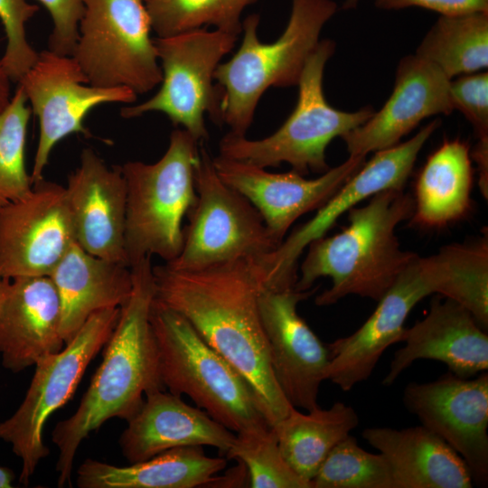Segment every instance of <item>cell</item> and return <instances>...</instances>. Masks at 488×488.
<instances>
[{"mask_svg": "<svg viewBox=\"0 0 488 488\" xmlns=\"http://www.w3.org/2000/svg\"><path fill=\"white\" fill-rule=\"evenodd\" d=\"M472 185L468 144L459 139L444 141L418 176L412 222L440 228L463 219L471 208Z\"/></svg>", "mask_w": 488, "mask_h": 488, "instance_id": "4316f807", "label": "cell"}, {"mask_svg": "<svg viewBox=\"0 0 488 488\" xmlns=\"http://www.w3.org/2000/svg\"><path fill=\"white\" fill-rule=\"evenodd\" d=\"M241 463L253 488H311L283 456L273 428L236 434L226 453Z\"/></svg>", "mask_w": 488, "mask_h": 488, "instance_id": "836d02e7", "label": "cell"}, {"mask_svg": "<svg viewBox=\"0 0 488 488\" xmlns=\"http://www.w3.org/2000/svg\"><path fill=\"white\" fill-rule=\"evenodd\" d=\"M431 294H436L435 284L423 258L417 255L377 301V307L363 324L327 345L325 380L349 391L369 379L387 348L401 342L410 311Z\"/></svg>", "mask_w": 488, "mask_h": 488, "instance_id": "ac0fdd59", "label": "cell"}, {"mask_svg": "<svg viewBox=\"0 0 488 488\" xmlns=\"http://www.w3.org/2000/svg\"><path fill=\"white\" fill-rule=\"evenodd\" d=\"M382 384L390 386L417 360L443 362L461 378L488 370V335L463 305L435 295L427 314L406 328Z\"/></svg>", "mask_w": 488, "mask_h": 488, "instance_id": "ffe728a7", "label": "cell"}, {"mask_svg": "<svg viewBox=\"0 0 488 488\" xmlns=\"http://www.w3.org/2000/svg\"><path fill=\"white\" fill-rule=\"evenodd\" d=\"M157 301L183 316L200 336L245 379L272 428L294 408L272 371L254 258L197 270L153 267Z\"/></svg>", "mask_w": 488, "mask_h": 488, "instance_id": "6da1fadb", "label": "cell"}, {"mask_svg": "<svg viewBox=\"0 0 488 488\" xmlns=\"http://www.w3.org/2000/svg\"><path fill=\"white\" fill-rule=\"evenodd\" d=\"M425 260L435 281L436 295L463 305L487 331V236L469 243L445 245Z\"/></svg>", "mask_w": 488, "mask_h": 488, "instance_id": "f1b7e54d", "label": "cell"}, {"mask_svg": "<svg viewBox=\"0 0 488 488\" xmlns=\"http://www.w3.org/2000/svg\"><path fill=\"white\" fill-rule=\"evenodd\" d=\"M199 145L189 132L176 128L157 162L129 161L121 165L127 188L125 252L129 267L153 255L167 263L181 252L183 219L197 202L194 169Z\"/></svg>", "mask_w": 488, "mask_h": 488, "instance_id": "8992f818", "label": "cell"}, {"mask_svg": "<svg viewBox=\"0 0 488 488\" xmlns=\"http://www.w3.org/2000/svg\"><path fill=\"white\" fill-rule=\"evenodd\" d=\"M437 118L408 140L374 152V155L322 206L307 222L295 230L272 251L255 258L263 288H293L297 261L305 249L325 236L337 220L362 201L389 189L404 190L422 147L440 127Z\"/></svg>", "mask_w": 488, "mask_h": 488, "instance_id": "7c38bea8", "label": "cell"}, {"mask_svg": "<svg viewBox=\"0 0 488 488\" xmlns=\"http://www.w3.org/2000/svg\"><path fill=\"white\" fill-rule=\"evenodd\" d=\"M127 422L119 446L130 464L190 446H210L226 455L236 436L204 410L165 389L145 394L139 410Z\"/></svg>", "mask_w": 488, "mask_h": 488, "instance_id": "603a6c76", "label": "cell"}, {"mask_svg": "<svg viewBox=\"0 0 488 488\" xmlns=\"http://www.w3.org/2000/svg\"><path fill=\"white\" fill-rule=\"evenodd\" d=\"M316 290L262 288L258 296L275 378L289 403L305 411L319 407L320 386L329 363L327 346L297 313L298 304Z\"/></svg>", "mask_w": 488, "mask_h": 488, "instance_id": "2e32d148", "label": "cell"}, {"mask_svg": "<svg viewBox=\"0 0 488 488\" xmlns=\"http://www.w3.org/2000/svg\"><path fill=\"white\" fill-rule=\"evenodd\" d=\"M334 50V42L326 39L312 52L297 84L296 108L275 133L251 140L229 132L220 141L219 155L263 168L287 163L302 175L326 172L330 167L325 151L331 141L360 127L374 113L371 106L349 112L327 102L323 89L324 72Z\"/></svg>", "mask_w": 488, "mask_h": 488, "instance_id": "52a82bcc", "label": "cell"}, {"mask_svg": "<svg viewBox=\"0 0 488 488\" xmlns=\"http://www.w3.org/2000/svg\"><path fill=\"white\" fill-rule=\"evenodd\" d=\"M39 120V139L31 174L33 183L43 178L52 148L64 137L80 133L87 114L104 103L130 104L136 94L128 88H101L88 80L72 56L44 50L17 83Z\"/></svg>", "mask_w": 488, "mask_h": 488, "instance_id": "4fadbf2b", "label": "cell"}, {"mask_svg": "<svg viewBox=\"0 0 488 488\" xmlns=\"http://www.w3.org/2000/svg\"><path fill=\"white\" fill-rule=\"evenodd\" d=\"M471 158L477 164L478 184L482 195L485 200L488 197V139H478L477 144L470 151Z\"/></svg>", "mask_w": 488, "mask_h": 488, "instance_id": "f35d334b", "label": "cell"}, {"mask_svg": "<svg viewBox=\"0 0 488 488\" xmlns=\"http://www.w3.org/2000/svg\"><path fill=\"white\" fill-rule=\"evenodd\" d=\"M358 424L354 408L338 401L329 408L318 407L306 413L294 407L273 429L286 462L311 485L329 453Z\"/></svg>", "mask_w": 488, "mask_h": 488, "instance_id": "83f0119b", "label": "cell"}, {"mask_svg": "<svg viewBox=\"0 0 488 488\" xmlns=\"http://www.w3.org/2000/svg\"><path fill=\"white\" fill-rule=\"evenodd\" d=\"M238 37L221 30L202 28L155 39L162 70L161 87L145 102L122 108L121 117L133 118L161 112L199 143L205 141L209 134L204 115L208 113L214 123L220 122L221 91L213 84L214 73Z\"/></svg>", "mask_w": 488, "mask_h": 488, "instance_id": "8fae6325", "label": "cell"}, {"mask_svg": "<svg viewBox=\"0 0 488 488\" xmlns=\"http://www.w3.org/2000/svg\"><path fill=\"white\" fill-rule=\"evenodd\" d=\"M375 5L385 10L421 7L440 15L469 12H488V0H373Z\"/></svg>", "mask_w": 488, "mask_h": 488, "instance_id": "74e56055", "label": "cell"}, {"mask_svg": "<svg viewBox=\"0 0 488 488\" xmlns=\"http://www.w3.org/2000/svg\"><path fill=\"white\" fill-rule=\"evenodd\" d=\"M348 211V225L337 234L312 241L295 289L306 291L320 277L332 286L315 305H333L349 295L379 301L418 255L401 249L397 226L414 213L415 202L404 190L389 189Z\"/></svg>", "mask_w": 488, "mask_h": 488, "instance_id": "3957f363", "label": "cell"}, {"mask_svg": "<svg viewBox=\"0 0 488 488\" xmlns=\"http://www.w3.org/2000/svg\"><path fill=\"white\" fill-rule=\"evenodd\" d=\"M365 158L349 155L343 164L314 179H306L293 170L269 173L266 168L221 155L212 157V163L220 178L256 207L279 245L292 224L322 207L363 165Z\"/></svg>", "mask_w": 488, "mask_h": 488, "instance_id": "e0dca14e", "label": "cell"}, {"mask_svg": "<svg viewBox=\"0 0 488 488\" xmlns=\"http://www.w3.org/2000/svg\"><path fill=\"white\" fill-rule=\"evenodd\" d=\"M130 270L132 291L120 307L102 361L75 413L58 422L52 434L59 450V487L71 483L77 450L92 431L112 418L128 421L141 408L145 394L165 389L150 323L155 295L151 257L143 258Z\"/></svg>", "mask_w": 488, "mask_h": 488, "instance_id": "7a4b0ae2", "label": "cell"}, {"mask_svg": "<svg viewBox=\"0 0 488 488\" xmlns=\"http://www.w3.org/2000/svg\"><path fill=\"white\" fill-rule=\"evenodd\" d=\"M150 323L166 390L188 396L236 434L272 428L249 383L183 316L155 297Z\"/></svg>", "mask_w": 488, "mask_h": 488, "instance_id": "5b68a950", "label": "cell"}, {"mask_svg": "<svg viewBox=\"0 0 488 488\" xmlns=\"http://www.w3.org/2000/svg\"><path fill=\"white\" fill-rule=\"evenodd\" d=\"M362 437L385 458L392 488H471L464 459L422 425L402 429L368 427Z\"/></svg>", "mask_w": 488, "mask_h": 488, "instance_id": "cb8c5ba5", "label": "cell"}, {"mask_svg": "<svg viewBox=\"0 0 488 488\" xmlns=\"http://www.w3.org/2000/svg\"><path fill=\"white\" fill-rule=\"evenodd\" d=\"M311 487L392 488V480L383 455L364 450L349 435L326 456Z\"/></svg>", "mask_w": 488, "mask_h": 488, "instance_id": "d6a6232c", "label": "cell"}, {"mask_svg": "<svg viewBox=\"0 0 488 488\" xmlns=\"http://www.w3.org/2000/svg\"><path fill=\"white\" fill-rule=\"evenodd\" d=\"M119 314L118 307L93 313L61 351L38 361L20 407L0 423V439L22 460V484H28L41 460L49 455L42 439L45 423L70 399L88 365L111 336Z\"/></svg>", "mask_w": 488, "mask_h": 488, "instance_id": "9c48e42d", "label": "cell"}, {"mask_svg": "<svg viewBox=\"0 0 488 488\" xmlns=\"http://www.w3.org/2000/svg\"><path fill=\"white\" fill-rule=\"evenodd\" d=\"M226 464L206 455L201 446H182L127 466L87 459L76 483L80 488H194L215 484Z\"/></svg>", "mask_w": 488, "mask_h": 488, "instance_id": "484cf974", "label": "cell"}, {"mask_svg": "<svg viewBox=\"0 0 488 488\" xmlns=\"http://www.w3.org/2000/svg\"><path fill=\"white\" fill-rule=\"evenodd\" d=\"M451 80L417 54L403 57L396 70L392 93L382 108L342 137L349 155L366 156L394 146L423 119L451 114Z\"/></svg>", "mask_w": 488, "mask_h": 488, "instance_id": "d6986e66", "label": "cell"}, {"mask_svg": "<svg viewBox=\"0 0 488 488\" xmlns=\"http://www.w3.org/2000/svg\"><path fill=\"white\" fill-rule=\"evenodd\" d=\"M83 15L72 57L88 83L126 87L136 95L162 81L145 0H82Z\"/></svg>", "mask_w": 488, "mask_h": 488, "instance_id": "ba28073f", "label": "cell"}, {"mask_svg": "<svg viewBox=\"0 0 488 488\" xmlns=\"http://www.w3.org/2000/svg\"><path fill=\"white\" fill-rule=\"evenodd\" d=\"M61 302V333L66 343L95 312L120 308L132 291L127 266L88 253L75 241L49 275Z\"/></svg>", "mask_w": 488, "mask_h": 488, "instance_id": "d4e9b609", "label": "cell"}, {"mask_svg": "<svg viewBox=\"0 0 488 488\" xmlns=\"http://www.w3.org/2000/svg\"><path fill=\"white\" fill-rule=\"evenodd\" d=\"M61 321L59 295L49 276L5 277L0 293L2 365L19 372L61 351Z\"/></svg>", "mask_w": 488, "mask_h": 488, "instance_id": "7402d4cb", "label": "cell"}, {"mask_svg": "<svg viewBox=\"0 0 488 488\" xmlns=\"http://www.w3.org/2000/svg\"><path fill=\"white\" fill-rule=\"evenodd\" d=\"M360 0H345L343 3V8L352 9L356 7Z\"/></svg>", "mask_w": 488, "mask_h": 488, "instance_id": "b9f144b4", "label": "cell"}, {"mask_svg": "<svg viewBox=\"0 0 488 488\" xmlns=\"http://www.w3.org/2000/svg\"><path fill=\"white\" fill-rule=\"evenodd\" d=\"M257 0H145L152 30L168 37L204 26L239 35L244 9Z\"/></svg>", "mask_w": 488, "mask_h": 488, "instance_id": "4dcf8cb0", "label": "cell"}, {"mask_svg": "<svg viewBox=\"0 0 488 488\" xmlns=\"http://www.w3.org/2000/svg\"><path fill=\"white\" fill-rule=\"evenodd\" d=\"M76 241L66 189L43 178L0 207V275L49 276Z\"/></svg>", "mask_w": 488, "mask_h": 488, "instance_id": "5bb4252c", "label": "cell"}, {"mask_svg": "<svg viewBox=\"0 0 488 488\" xmlns=\"http://www.w3.org/2000/svg\"><path fill=\"white\" fill-rule=\"evenodd\" d=\"M50 13L52 30L48 50L71 56L79 38V24L84 12L82 0H37Z\"/></svg>", "mask_w": 488, "mask_h": 488, "instance_id": "8d00e7d4", "label": "cell"}, {"mask_svg": "<svg viewBox=\"0 0 488 488\" xmlns=\"http://www.w3.org/2000/svg\"><path fill=\"white\" fill-rule=\"evenodd\" d=\"M38 10L26 0H0V21L6 36L0 62L13 82L18 83L38 58L26 35V23Z\"/></svg>", "mask_w": 488, "mask_h": 488, "instance_id": "e575fe53", "label": "cell"}, {"mask_svg": "<svg viewBox=\"0 0 488 488\" xmlns=\"http://www.w3.org/2000/svg\"><path fill=\"white\" fill-rule=\"evenodd\" d=\"M31 109L20 85L0 114V207L17 201L33 189L25 167V145Z\"/></svg>", "mask_w": 488, "mask_h": 488, "instance_id": "1f68e13d", "label": "cell"}, {"mask_svg": "<svg viewBox=\"0 0 488 488\" xmlns=\"http://www.w3.org/2000/svg\"><path fill=\"white\" fill-rule=\"evenodd\" d=\"M65 189L77 243L93 256L127 266V188L121 166L109 168L91 148H85Z\"/></svg>", "mask_w": 488, "mask_h": 488, "instance_id": "44dd1931", "label": "cell"}, {"mask_svg": "<svg viewBox=\"0 0 488 488\" xmlns=\"http://www.w3.org/2000/svg\"><path fill=\"white\" fill-rule=\"evenodd\" d=\"M5 278L4 277H2L0 275V293H1V290H2V287H3V285H4V282H5Z\"/></svg>", "mask_w": 488, "mask_h": 488, "instance_id": "7bdbcfd3", "label": "cell"}, {"mask_svg": "<svg viewBox=\"0 0 488 488\" xmlns=\"http://www.w3.org/2000/svg\"><path fill=\"white\" fill-rule=\"evenodd\" d=\"M194 183L197 202L188 213L183 248L167 266L197 270L257 258L278 246L256 207L220 178L203 146L194 169Z\"/></svg>", "mask_w": 488, "mask_h": 488, "instance_id": "30bf717a", "label": "cell"}, {"mask_svg": "<svg viewBox=\"0 0 488 488\" xmlns=\"http://www.w3.org/2000/svg\"><path fill=\"white\" fill-rule=\"evenodd\" d=\"M449 79L488 66V12L440 15L416 53Z\"/></svg>", "mask_w": 488, "mask_h": 488, "instance_id": "f546056e", "label": "cell"}, {"mask_svg": "<svg viewBox=\"0 0 488 488\" xmlns=\"http://www.w3.org/2000/svg\"><path fill=\"white\" fill-rule=\"evenodd\" d=\"M405 408L447 443L467 465L473 481L488 480V373L461 378L448 371L429 382H409Z\"/></svg>", "mask_w": 488, "mask_h": 488, "instance_id": "9a60e30c", "label": "cell"}, {"mask_svg": "<svg viewBox=\"0 0 488 488\" xmlns=\"http://www.w3.org/2000/svg\"><path fill=\"white\" fill-rule=\"evenodd\" d=\"M11 79L0 62V114L6 108L12 99Z\"/></svg>", "mask_w": 488, "mask_h": 488, "instance_id": "ab89813d", "label": "cell"}, {"mask_svg": "<svg viewBox=\"0 0 488 488\" xmlns=\"http://www.w3.org/2000/svg\"><path fill=\"white\" fill-rule=\"evenodd\" d=\"M14 474L12 470L0 466V488H11Z\"/></svg>", "mask_w": 488, "mask_h": 488, "instance_id": "60d3db41", "label": "cell"}, {"mask_svg": "<svg viewBox=\"0 0 488 488\" xmlns=\"http://www.w3.org/2000/svg\"><path fill=\"white\" fill-rule=\"evenodd\" d=\"M337 5L333 0H292L282 34L271 43L258 36L259 15L242 22L243 39L237 52L220 63L214 80L221 91L220 122L230 132L246 136L263 93L270 87L297 85L307 58Z\"/></svg>", "mask_w": 488, "mask_h": 488, "instance_id": "277c9868", "label": "cell"}, {"mask_svg": "<svg viewBox=\"0 0 488 488\" xmlns=\"http://www.w3.org/2000/svg\"><path fill=\"white\" fill-rule=\"evenodd\" d=\"M449 91L454 110L464 115L478 139H488V73L459 76L451 80Z\"/></svg>", "mask_w": 488, "mask_h": 488, "instance_id": "d590c367", "label": "cell"}]
</instances>
